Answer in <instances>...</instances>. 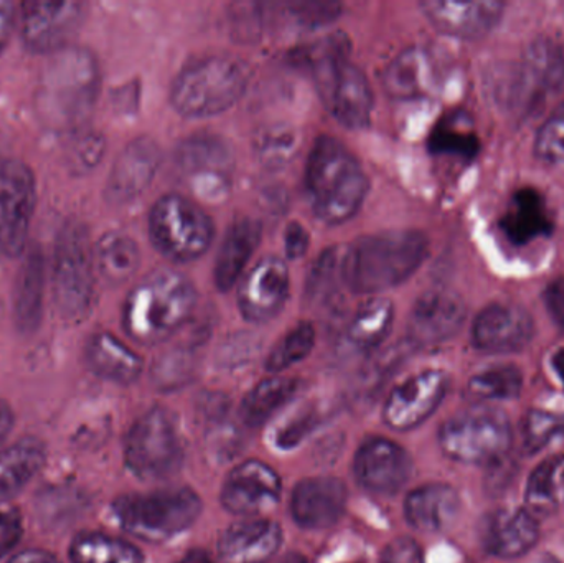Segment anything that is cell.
<instances>
[{
    "instance_id": "26",
    "label": "cell",
    "mask_w": 564,
    "mask_h": 563,
    "mask_svg": "<svg viewBox=\"0 0 564 563\" xmlns=\"http://www.w3.org/2000/svg\"><path fill=\"white\" fill-rule=\"evenodd\" d=\"M441 83L440 63L424 46L398 53L384 69L383 88L394 99H416L433 95Z\"/></svg>"
},
{
    "instance_id": "11",
    "label": "cell",
    "mask_w": 564,
    "mask_h": 563,
    "mask_svg": "<svg viewBox=\"0 0 564 563\" xmlns=\"http://www.w3.org/2000/svg\"><path fill=\"white\" fill-rule=\"evenodd\" d=\"M152 243L174 263H191L214 243L215 227L207 212L191 198L167 194L149 214Z\"/></svg>"
},
{
    "instance_id": "15",
    "label": "cell",
    "mask_w": 564,
    "mask_h": 563,
    "mask_svg": "<svg viewBox=\"0 0 564 563\" xmlns=\"http://www.w3.org/2000/svg\"><path fill=\"white\" fill-rule=\"evenodd\" d=\"M449 377L437 369L423 370L394 387L383 407V422L397 432L423 425L443 403Z\"/></svg>"
},
{
    "instance_id": "24",
    "label": "cell",
    "mask_w": 564,
    "mask_h": 563,
    "mask_svg": "<svg viewBox=\"0 0 564 563\" xmlns=\"http://www.w3.org/2000/svg\"><path fill=\"white\" fill-rule=\"evenodd\" d=\"M540 541V522L527 508L500 509L484 522L486 551L503 561L523 557Z\"/></svg>"
},
{
    "instance_id": "56",
    "label": "cell",
    "mask_w": 564,
    "mask_h": 563,
    "mask_svg": "<svg viewBox=\"0 0 564 563\" xmlns=\"http://www.w3.org/2000/svg\"><path fill=\"white\" fill-rule=\"evenodd\" d=\"M7 563H59L48 552L40 549H29V551L19 552Z\"/></svg>"
},
{
    "instance_id": "2",
    "label": "cell",
    "mask_w": 564,
    "mask_h": 563,
    "mask_svg": "<svg viewBox=\"0 0 564 563\" xmlns=\"http://www.w3.org/2000/svg\"><path fill=\"white\" fill-rule=\"evenodd\" d=\"M430 255L426 235L413 228L358 238L344 248L341 274L355 294H380L410 280Z\"/></svg>"
},
{
    "instance_id": "45",
    "label": "cell",
    "mask_w": 564,
    "mask_h": 563,
    "mask_svg": "<svg viewBox=\"0 0 564 563\" xmlns=\"http://www.w3.org/2000/svg\"><path fill=\"white\" fill-rule=\"evenodd\" d=\"M522 387L523 376L517 367L496 366L474 376L467 389L474 399L494 402L516 399L522 392Z\"/></svg>"
},
{
    "instance_id": "61",
    "label": "cell",
    "mask_w": 564,
    "mask_h": 563,
    "mask_svg": "<svg viewBox=\"0 0 564 563\" xmlns=\"http://www.w3.org/2000/svg\"><path fill=\"white\" fill-rule=\"evenodd\" d=\"M563 501H564V488H563Z\"/></svg>"
},
{
    "instance_id": "4",
    "label": "cell",
    "mask_w": 564,
    "mask_h": 563,
    "mask_svg": "<svg viewBox=\"0 0 564 563\" xmlns=\"http://www.w3.org/2000/svg\"><path fill=\"white\" fill-rule=\"evenodd\" d=\"M99 66L88 50L66 46L50 56L36 88V112L48 128L69 131L91 115L98 98Z\"/></svg>"
},
{
    "instance_id": "5",
    "label": "cell",
    "mask_w": 564,
    "mask_h": 563,
    "mask_svg": "<svg viewBox=\"0 0 564 563\" xmlns=\"http://www.w3.org/2000/svg\"><path fill=\"white\" fill-rule=\"evenodd\" d=\"M197 301V290L184 273L161 268L129 293L122 326L135 343H164L191 321Z\"/></svg>"
},
{
    "instance_id": "54",
    "label": "cell",
    "mask_w": 564,
    "mask_h": 563,
    "mask_svg": "<svg viewBox=\"0 0 564 563\" xmlns=\"http://www.w3.org/2000/svg\"><path fill=\"white\" fill-rule=\"evenodd\" d=\"M546 311H549L556 326L564 331V280H553L543 291Z\"/></svg>"
},
{
    "instance_id": "10",
    "label": "cell",
    "mask_w": 564,
    "mask_h": 563,
    "mask_svg": "<svg viewBox=\"0 0 564 563\" xmlns=\"http://www.w3.org/2000/svg\"><path fill=\"white\" fill-rule=\"evenodd\" d=\"M440 446L453 462L494 466L510 452L512 425L496 407H474L441 426Z\"/></svg>"
},
{
    "instance_id": "28",
    "label": "cell",
    "mask_w": 564,
    "mask_h": 563,
    "mask_svg": "<svg viewBox=\"0 0 564 563\" xmlns=\"http://www.w3.org/2000/svg\"><path fill=\"white\" fill-rule=\"evenodd\" d=\"M460 512V496L453 486L431 483L413 489L404 499V519L424 534L453 528Z\"/></svg>"
},
{
    "instance_id": "35",
    "label": "cell",
    "mask_w": 564,
    "mask_h": 563,
    "mask_svg": "<svg viewBox=\"0 0 564 563\" xmlns=\"http://www.w3.org/2000/svg\"><path fill=\"white\" fill-rule=\"evenodd\" d=\"M141 253L135 241L121 231H111L96 245L95 263L106 283H126L138 271Z\"/></svg>"
},
{
    "instance_id": "50",
    "label": "cell",
    "mask_w": 564,
    "mask_h": 563,
    "mask_svg": "<svg viewBox=\"0 0 564 563\" xmlns=\"http://www.w3.org/2000/svg\"><path fill=\"white\" fill-rule=\"evenodd\" d=\"M380 563H423V552L414 539H393L381 552Z\"/></svg>"
},
{
    "instance_id": "42",
    "label": "cell",
    "mask_w": 564,
    "mask_h": 563,
    "mask_svg": "<svg viewBox=\"0 0 564 563\" xmlns=\"http://www.w3.org/2000/svg\"><path fill=\"white\" fill-rule=\"evenodd\" d=\"M527 72L539 88H564V43L558 40H539L525 55Z\"/></svg>"
},
{
    "instance_id": "6",
    "label": "cell",
    "mask_w": 564,
    "mask_h": 563,
    "mask_svg": "<svg viewBox=\"0 0 564 563\" xmlns=\"http://www.w3.org/2000/svg\"><path fill=\"white\" fill-rule=\"evenodd\" d=\"M250 73L231 56H205L185 66L172 85L171 101L185 118H210L240 101Z\"/></svg>"
},
{
    "instance_id": "32",
    "label": "cell",
    "mask_w": 564,
    "mask_h": 563,
    "mask_svg": "<svg viewBox=\"0 0 564 563\" xmlns=\"http://www.w3.org/2000/svg\"><path fill=\"white\" fill-rule=\"evenodd\" d=\"M301 382L291 377H268L241 400L240 420L248 429H261L280 413L299 392Z\"/></svg>"
},
{
    "instance_id": "22",
    "label": "cell",
    "mask_w": 564,
    "mask_h": 563,
    "mask_svg": "<svg viewBox=\"0 0 564 563\" xmlns=\"http://www.w3.org/2000/svg\"><path fill=\"white\" fill-rule=\"evenodd\" d=\"M426 19L444 35L460 40H477L496 29L506 6L500 2H453L426 0L421 2Z\"/></svg>"
},
{
    "instance_id": "23",
    "label": "cell",
    "mask_w": 564,
    "mask_h": 563,
    "mask_svg": "<svg viewBox=\"0 0 564 563\" xmlns=\"http://www.w3.org/2000/svg\"><path fill=\"white\" fill-rule=\"evenodd\" d=\"M284 532L268 519L250 518L225 529L218 541L221 563H268L276 557Z\"/></svg>"
},
{
    "instance_id": "39",
    "label": "cell",
    "mask_w": 564,
    "mask_h": 563,
    "mask_svg": "<svg viewBox=\"0 0 564 563\" xmlns=\"http://www.w3.org/2000/svg\"><path fill=\"white\" fill-rule=\"evenodd\" d=\"M43 281H45V273H43L42 255L33 250L20 271L15 291V316L23 329H32L39 323Z\"/></svg>"
},
{
    "instance_id": "16",
    "label": "cell",
    "mask_w": 564,
    "mask_h": 563,
    "mask_svg": "<svg viewBox=\"0 0 564 563\" xmlns=\"http://www.w3.org/2000/svg\"><path fill=\"white\" fill-rule=\"evenodd\" d=\"M85 19V3L32 0L22 6V39L35 53H53L69 46Z\"/></svg>"
},
{
    "instance_id": "14",
    "label": "cell",
    "mask_w": 564,
    "mask_h": 563,
    "mask_svg": "<svg viewBox=\"0 0 564 563\" xmlns=\"http://www.w3.org/2000/svg\"><path fill=\"white\" fill-rule=\"evenodd\" d=\"M413 469L410 453L384 436L365 440L355 453V479L371 495H398L410 481Z\"/></svg>"
},
{
    "instance_id": "33",
    "label": "cell",
    "mask_w": 564,
    "mask_h": 563,
    "mask_svg": "<svg viewBox=\"0 0 564 563\" xmlns=\"http://www.w3.org/2000/svg\"><path fill=\"white\" fill-rule=\"evenodd\" d=\"M427 149L434 155L474 161L479 154L480 141L473 118L463 109L444 115L427 138Z\"/></svg>"
},
{
    "instance_id": "19",
    "label": "cell",
    "mask_w": 564,
    "mask_h": 563,
    "mask_svg": "<svg viewBox=\"0 0 564 563\" xmlns=\"http://www.w3.org/2000/svg\"><path fill=\"white\" fill-rule=\"evenodd\" d=\"M467 306L453 291L431 290L417 297L408 320V340L433 347L453 339L466 323Z\"/></svg>"
},
{
    "instance_id": "59",
    "label": "cell",
    "mask_w": 564,
    "mask_h": 563,
    "mask_svg": "<svg viewBox=\"0 0 564 563\" xmlns=\"http://www.w3.org/2000/svg\"><path fill=\"white\" fill-rule=\"evenodd\" d=\"M268 563H307V559L304 555L295 554V552H289V554L282 555L280 559L274 557Z\"/></svg>"
},
{
    "instance_id": "55",
    "label": "cell",
    "mask_w": 564,
    "mask_h": 563,
    "mask_svg": "<svg viewBox=\"0 0 564 563\" xmlns=\"http://www.w3.org/2000/svg\"><path fill=\"white\" fill-rule=\"evenodd\" d=\"M12 3L0 0V52L6 48L7 42H9L10 32H12Z\"/></svg>"
},
{
    "instance_id": "53",
    "label": "cell",
    "mask_w": 564,
    "mask_h": 563,
    "mask_svg": "<svg viewBox=\"0 0 564 563\" xmlns=\"http://www.w3.org/2000/svg\"><path fill=\"white\" fill-rule=\"evenodd\" d=\"M311 245V235L305 230L304 225L299 221H291L284 231V250L288 258L299 260L307 253Z\"/></svg>"
},
{
    "instance_id": "34",
    "label": "cell",
    "mask_w": 564,
    "mask_h": 563,
    "mask_svg": "<svg viewBox=\"0 0 564 563\" xmlns=\"http://www.w3.org/2000/svg\"><path fill=\"white\" fill-rule=\"evenodd\" d=\"M394 306L387 297L373 296L365 301L347 326L350 347L360 353L377 349L393 327Z\"/></svg>"
},
{
    "instance_id": "47",
    "label": "cell",
    "mask_w": 564,
    "mask_h": 563,
    "mask_svg": "<svg viewBox=\"0 0 564 563\" xmlns=\"http://www.w3.org/2000/svg\"><path fill=\"white\" fill-rule=\"evenodd\" d=\"M535 151L542 161L564 165V106L543 122L536 134Z\"/></svg>"
},
{
    "instance_id": "57",
    "label": "cell",
    "mask_w": 564,
    "mask_h": 563,
    "mask_svg": "<svg viewBox=\"0 0 564 563\" xmlns=\"http://www.w3.org/2000/svg\"><path fill=\"white\" fill-rule=\"evenodd\" d=\"M13 413L12 409L6 402L0 400V445L6 442L7 436L12 432Z\"/></svg>"
},
{
    "instance_id": "17",
    "label": "cell",
    "mask_w": 564,
    "mask_h": 563,
    "mask_svg": "<svg viewBox=\"0 0 564 563\" xmlns=\"http://www.w3.org/2000/svg\"><path fill=\"white\" fill-rule=\"evenodd\" d=\"M281 478L270 465L248 459L235 466L221 486V505L230 515L254 518L278 505Z\"/></svg>"
},
{
    "instance_id": "36",
    "label": "cell",
    "mask_w": 564,
    "mask_h": 563,
    "mask_svg": "<svg viewBox=\"0 0 564 563\" xmlns=\"http://www.w3.org/2000/svg\"><path fill=\"white\" fill-rule=\"evenodd\" d=\"M72 563H144V555L131 542L101 532H85L69 545Z\"/></svg>"
},
{
    "instance_id": "27",
    "label": "cell",
    "mask_w": 564,
    "mask_h": 563,
    "mask_svg": "<svg viewBox=\"0 0 564 563\" xmlns=\"http://www.w3.org/2000/svg\"><path fill=\"white\" fill-rule=\"evenodd\" d=\"M499 228L510 243L525 247L550 237L555 231V218L542 192L523 187L513 194L506 214L500 217Z\"/></svg>"
},
{
    "instance_id": "20",
    "label": "cell",
    "mask_w": 564,
    "mask_h": 563,
    "mask_svg": "<svg viewBox=\"0 0 564 563\" xmlns=\"http://www.w3.org/2000/svg\"><path fill=\"white\" fill-rule=\"evenodd\" d=\"M535 336L532 314L517 304L496 303L474 321L473 343L487 354L519 353Z\"/></svg>"
},
{
    "instance_id": "31",
    "label": "cell",
    "mask_w": 564,
    "mask_h": 563,
    "mask_svg": "<svg viewBox=\"0 0 564 563\" xmlns=\"http://www.w3.org/2000/svg\"><path fill=\"white\" fill-rule=\"evenodd\" d=\"M46 462V450L40 440L22 439L0 453V505L20 495Z\"/></svg>"
},
{
    "instance_id": "29",
    "label": "cell",
    "mask_w": 564,
    "mask_h": 563,
    "mask_svg": "<svg viewBox=\"0 0 564 563\" xmlns=\"http://www.w3.org/2000/svg\"><path fill=\"white\" fill-rule=\"evenodd\" d=\"M261 238H263V225L257 218H238L230 225L215 261V286L221 293H227L237 286L251 257L260 247Z\"/></svg>"
},
{
    "instance_id": "21",
    "label": "cell",
    "mask_w": 564,
    "mask_h": 563,
    "mask_svg": "<svg viewBox=\"0 0 564 563\" xmlns=\"http://www.w3.org/2000/svg\"><path fill=\"white\" fill-rule=\"evenodd\" d=\"M348 491L334 476L302 479L292 489L291 516L299 528L322 531L340 521L347 509Z\"/></svg>"
},
{
    "instance_id": "30",
    "label": "cell",
    "mask_w": 564,
    "mask_h": 563,
    "mask_svg": "<svg viewBox=\"0 0 564 563\" xmlns=\"http://www.w3.org/2000/svg\"><path fill=\"white\" fill-rule=\"evenodd\" d=\"M86 360L96 376L128 386L135 382L144 370V360L109 333H98L89 339Z\"/></svg>"
},
{
    "instance_id": "46",
    "label": "cell",
    "mask_w": 564,
    "mask_h": 563,
    "mask_svg": "<svg viewBox=\"0 0 564 563\" xmlns=\"http://www.w3.org/2000/svg\"><path fill=\"white\" fill-rule=\"evenodd\" d=\"M562 435H564V413L533 410L527 415L523 436L530 453L546 448Z\"/></svg>"
},
{
    "instance_id": "60",
    "label": "cell",
    "mask_w": 564,
    "mask_h": 563,
    "mask_svg": "<svg viewBox=\"0 0 564 563\" xmlns=\"http://www.w3.org/2000/svg\"><path fill=\"white\" fill-rule=\"evenodd\" d=\"M553 367H555L556 373H558L560 379H562L564 383V349L558 350L555 357H553Z\"/></svg>"
},
{
    "instance_id": "41",
    "label": "cell",
    "mask_w": 564,
    "mask_h": 563,
    "mask_svg": "<svg viewBox=\"0 0 564 563\" xmlns=\"http://www.w3.org/2000/svg\"><path fill=\"white\" fill-rule=\"evenodd\" d=\"M536 83L525 66H500L489 79V93L497 105L517 111L532 105L536 96Z\"/></svg>"
},
{
    "instance_id": "7",
    "label": "cell",
    "mask_w": 564,
    "mask_h": 563,
    "mask_svg": "<svg viewBox=\"0 0 564 563\" xmlns=\"http://www.w3.org/2000/svg\"><path fill=\"white\" fill-rule=\"evenodd\" d=\"M202 505L191 488H165L144 495L116 499L112 512L128 534L145 542L171 541L191 529L200 518Z\"/></svg>"
},
{
    "instance_id": "40",
    "label": "cell",
    "mask_w": 564,
    "mask_h": 563,
    "mask_svg": "<svg viewBox=\"0 0 564 563\" xmlns=\"http://www.w3.org/2000/svg\"><path fill=\"white\" fill-rule=\"evenodd\" d=\"M301 136L289 124H271L254 136L253 151L258 162L268 171H280L291 164L299 152Z\"/></svg>"
},
{
    "instance_id": "58",
    "label": "cell",
    "mask_w": 564,
    "mask_h": 563,
    "mask_svg": "<svg viewBox=\"0 0 564 563\" xmlns=\"http://www.w3.org/2000/svg\"><path fill=\"white\" fill-rule=\"evenodd\" d=\"M178 563H215L214 559L207 554V552L202 551V549H194V551H188L184 557L181 559Z\"/></svg>"
},
{
    "instance_id": "25",
    "label": "cell",
    "mask_w": 564,
    "mask_h": 563,
    "mask_svg": "<svg viewBox=\"0 0 564 563\" xmlns=\"http://www.w3.org/2000/svg\"><path fill=\"white\" fill-rule=\"evenodd\" d=\"M161 162V148L154 139H135L122 151L112 167L108 197L116 204L134 201L152 184Z\"/></svg>"
},
{
    "instance_id": "1",
    "label": "cell",
    "mask_w": 564,
    "mask_h": 563,
    "mask_svg": "<svg viewBox=\"0 0 564 563\" xmlns=\"http://www.w3.org/2000/svg\"><path fill=\"white\" fill-rule=\"evenodd\" d=\"M292 62L308 69L318 96L344 128H367L373 112V91L367 75L350 62V40L341 32L299 46Z\"/></svg>"
},
{
    "instance_id": "12",
    "label": "cell",
    "mask_w": 564,
    "mask_h": 563,
    "mask_svg": "<svg viewBox=\"0 0 564 563\" xmlns=\"http://www.w3.org/2000/svg\"><path fill=\"white\" fill-rule=\"evenodd\" d=\"M175 165L202 201H225L231 191L235 158L224 138L208 132L188 136L175 149Z\"/></svg>"
},
{
    "instance_id": "38",
    "label": "cell",
    "mask_w": 564,
    "mask_h": 563,
    "mask_svg": "<svg viewBox=\"0 0 564 563\" xmlns=\"http://www.w3.org/2000/svg\"><path fill=\"white\" fill-rule=\"evenodd\" d=\"M341 260H344V248L332 247L318 255L317 260L312 264L305 283V300L311 306L324 307L337 303L340 296V288L344 284L341 274Z\"/></svg>"
},
{
    "instance_id": "18",
    "label": "cell",
    "mask_w": 564,
    "mask_h": 563,
    "mask_svg": "<svg viewBox=\"0 0 564 563\" xmlns=\"http://www.w3.org/2000/svg\"><path fill=\"white\" fill-rule=\"evenodd\" d=\"M291 277L285 261L267 257L258 261L238 288L241 316L253 324L270 323L284 310Z\"/></svg>"
},
{
    "instance_id": "48",
    "label": "cell",
    "mask_w": 564,
    "mask_h": 563,
    "mask_svg": "<svg viewBox=\"0 0 564 563\" xmlns=\"http://www.w3.org/2000/svg\"><path fill=\"white\" fill-rule=\"evenodd\" d=\"M321 422L317 410H297L291 419L285 420L274 435V445L280 450H292L301 445Z\"/></svg>"
},
{
    "instance_id": "3",
    "label": "cell",
    "mask_w": 564,
    "mask_h": 563,
    "mask_svg": "<svg viewBox=\"0 0 564 563\" xmlns=\"http://www.w3.org/2000/svg\"><path fill=\"white\" fill-rule=\"evenodd\" d=\"M370 182L358 159L332 136H318L305 164V194L318 220L340 225L364 205Z\"/></svg>"
},
{
    "instance_id": "49",
    "label": "cell",
    "mask_w": 564,
    "mask_h": 563,
    "mask_svg": "<svg viewBox=\"0 0 564 563\" xmlns=\"http://www.w3.org/2000/svg\"><path fill=\"white\" fill-rule=\"evenodd\" d=\"M288 15L302 29H317L340 17L341 6L337 2H294L285 6Z\"/></svg>"
},
{
    "instance_id": "37",
    "label": "cell",
    "mask_w": 564,
    "mask_h": 563,
    "mask_svg": "<svg viewBox=\"0 0 564 563\" xmlns=\"http://www.w3.org/2000/svg\"><path fill=\"white\" fill-rule=\"evenodd\" d=\"M564 456H553L536 466L525 489V508L539 518L558 508L563 499Z\"/></svg>"
},
{
    "instance_id": "51",
    "label": "cell",
    "mask_w": 564,
    "mask_h": 563,
    "mask_svg": "<svg viewBox=\"0 0 564 563\" xmlns=\"http://www.w3.org/2000/svg\"><path fill=\"white\" fill-rule=\"evenodd\" d=\"M23 526L19 512L0 511V561L19 545Z\"/></svg>"
},
{
    "instance_id": "8",
    "label": "cell",
    "mask_w": 564,
    "mask_h": 563,
    "mask_svg": "<svg viewBox=\"0 0 564 563\" xmlns=\"http://www.w3.org/2000/svg\"><path fill=\"white\" fill-rule=\"evenodd\" d=\"M124 462L141 481H167L181 473L185 440L177 415L155 407L135 420L124 443Z\"/></svg>"
},
{
    "instance_id": "43",
    "label": "cell",
    "mask_w": 564,
    "mask_h": 563,
    "mask_svg": "<svg viewBox=\"0 0 564 563\" xmlns=\"http://www.w3.org/2000/svg\"><path fill=\"white\" fill-rule=\"evenodd\" d=\"M195 346V343H184L159 356L152 367V380L159 389L177 390L194 379L198 366Z\"/></svg>"
},
{
    "instance_id": "52",
    "label": "cell",
    "mask_w": 564,
    "mask_h": 563,
    "mask_svg": "<svg viewBox=\"0 0 564 563\" xmlns=\"http://www.w3.org/2000/svg\"><path fill=\"white\" fill-rule=\"evenodd\" d=\"M75 162L78 169H93L101 161L105 141L99 134H88L79 139Z\"/></svg>"
},
{
    "instance_id": "9",
    "label": "cell",
    "mask_w": 564,
    "mask_h": 563,
    "mask_svg": "<svg viewBox=\"0 0 564 563\" xmlns=\"http://www.w3.org/2000/svg\"><path fill=\"white\" fill-rule=\"evenodd\" d=\"M95 251L85 225L66 224L56 238L53 297L63 320H85L95 303Z\"/></svg>"
},
{
    "instance_id": "13",
    "label": "cell",
    "mask_w": 564,
    "mask_h": 563,
    "mask_svg": "<svg viewBox=\"0 0 564 563\" xmlns=\"http://www.w3.org/2000/svg\"><path fill=\"white\" fill-rule=\"evenodd\" d=\"M36 204L35 177L20 161L0 162V247L10 257L25 250Z\"/></svg>"
},
{
    "instance_id": "44",
    "label": "cell",
    "mask_w": 564,
    "mask_h": 563,
    "mask_svg": "<svg viewBox=\"0 0 564 563\" xmlns=\"http://www.w3.org/2000/svg\"><path fill=\"white\" fill-rule=\"evenodd\" d=\"M315 339H317V334H315L314 324L307 323V321L295 324L273 347L267 364H264V369L273 376H280L284 370L291 369L292 366L308 357L314 349Z\"/></svg>"
}]
</instances>
